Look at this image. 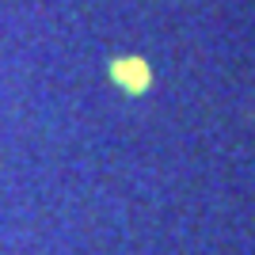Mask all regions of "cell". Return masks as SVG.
<instances>
[{"label": "cell", "mask_w": 255, "mask_h": 255, "mask_svg": "<svg viewBox=\"0 0 255 255\" xmlns=\"http://www.w3.org/2000/svg\"><path fill=\"white\" fill-rule=\"evenodd\" d=\"M115 73L122 76L129 88H145V84H149V73H145V65H141V61H126V65H118Z\"/></svg>", "instance_id": "obj_1"}]
</instances>
